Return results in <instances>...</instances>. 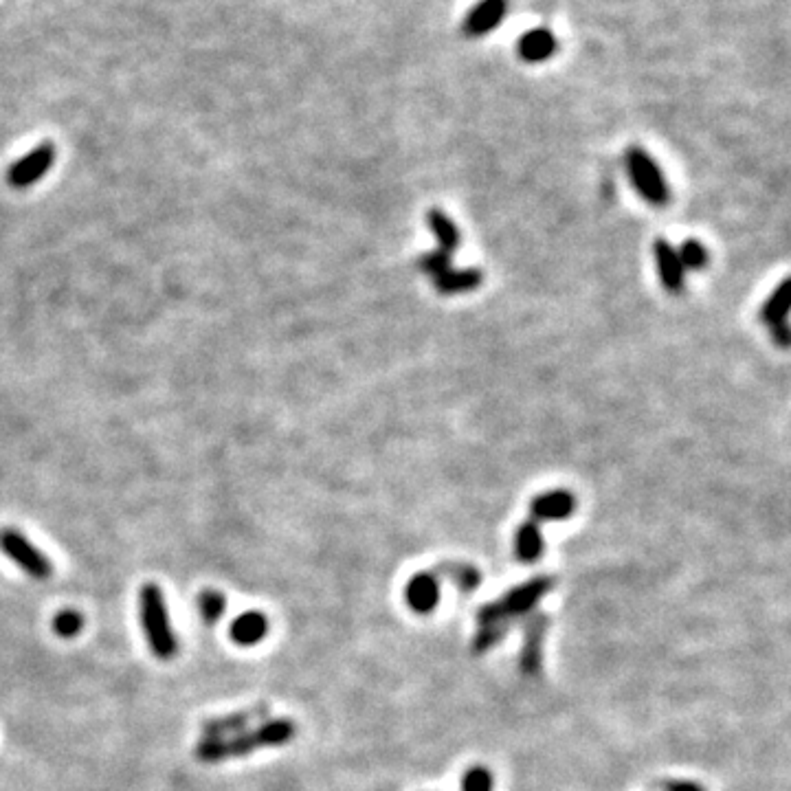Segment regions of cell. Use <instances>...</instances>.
Segmentation results:
<instances>
[{
  "label": "cell",
  "instance_id": "15",
  "mask_svg": "<svg viewBox=\"0 0 791 791\" xmlns=\"http://www.w3.org/2000/svg\"><path fill=\"white\" fill-rule=\"evenodd\" d=\"M545 552V541H543V532L541 526L537 521H523L521 526L517 528L515 534V554L517 559L523 565H532L537 563Z\"/></svg>",
  "mask_w": 791,
  "mask_h": 791
},
{
  "label": "cell",
  "instance_id": "4",
  "mask_svg": "<svg viewBox=\"0 0 791 791\" xmlns=\"http://www.w3.org/2000/svg\"><path fill=\"white\" fill-rule=\"evenodd\" d=\"M627 174L631 178V185L635 187L646 203L653 207H664L671 200V187H668L666 178L649 152L633 146L627 150Z\"/></svg>",
  "mask_w": 791,
  "mask_h": 791
},
{
  "label": "cell",
  "instance_id": "17",
  "mask_svg": "<svg viewBox=\"0 0 791 791\" xmlns=\"http://www.w3.org/2000/svg\"><path fill=\"white\" fill-rule=\"evenodd\" d=\"M484 275L482 271L477 269H449L447 273L438 275L436 280H433V286H436V291L440 295H462V293H471L475 288L482 286Z\"/></svg>",
  "mask_w": 791,
  "mask_h": 791
},
{
  "label": "cell",
  "instance_id": "23",
  "mask_svg": "<svg viewBox=\"0 0 791 791\" xmlns=\"http://www.w3.org/2000/svg\"><path fill=\"white\" fill-rule=\"evenodd\" d=\"M677 255L686 271H704L708 266V249L699 240H684L677 247Z\"/></svg>",
  "mask_w": 791,
  "mask_h": 791
},
{
  "label": "cell",
  "instance_id": "12",
  "mask_svg": "<svg viewBox=\"0 0 791 791\" xmlns=\"http://www.w3.org/2000/svg\"><path fill=\"white\" fill-rule=\"evenodd\" d=\"M506 9H508L506 0H482V3L475 5L469 11V16H466L462 25V31L469 38H482L501 25V20L506 16Z\"/></svg>",
  "mask_w": 791,
  "mask_h": 791
},
{
  "label": "cell",
  "instance_id": "11",
  "mask_svg": "<svg viewBox=\"0 0 791 791\" xmlns=\"http://www.w3.org/2000/svg\"><path fill=\"white\" fill-rule=\"evenodd\" d=\"M405 600L416 614H431L440 603V578L431 570L411 576L405 589Z\"/></svg>",
  "mask_w": 791,
  "mask_h": 791
},
{
  "label": "cell",
  "instance_id": "24",
  "mask_svg": "<svg viewBox=\"0 0 791 791\" xmlns=\"http://www.w3.org/2000/svg\"><path fill=\"white\" fill-rule=\"evenodd\" d=\"M418 266H420L422 273H427L429 277H433V280H436L438 275L447 273L451 269V255L440 251V249L429 251L425 255H420Z\"/></svg>",
  "mask_w": 791,
  "mask_h": 791
},
{
  "label": "cell",
  "instance_id": "9",
  "mask_svg": "<svg viewBox=\"0 0 791 791\" xmlns=\"http://www.w3.org/2000/svg\"><path fill=\"white\" fill-rule=\"evenodd\" d=\"M576 510V497L565 488H554L548 493H541L530 501L532 521H563L570 519Z\"/></svg>",
  "mask_w": 791,
  "mask_h": 791
},
{
  "label": "cell",
  "instance_id": "14",
  "mask_svg": "<svg viewBox=\"0 0 791 791\" xmlns=\"http://www.w3.org/2000/svg\"><path fill=\"white\" fill-rule=\"evenodd\" d=\"M519 58L528 64H539L550 60L556 53V38L548 29H532L523 33L519 40Z\"/></svg>",
  "mask_w": 791,
  "mask_h": 791
},
{
  "label": "cell",
  "instance_id": "20",
  "mask_svg": "<svg viewBox=\"0 0 791 791\" xmlns=\"http://www.w3.org/2000/svg\"><path fill=\"white\" fill-rule=\"evenodd\" d=\"M519 620H506V622H495V625H484L475 633V638L471 642V651L475 655H484L486 651H490L493 646H497L501 640H504L506 633L515 625H519Z\"/></svg>",
  "mask_w": 791,
  "mask_h": 791
},
{
  "label": "cell",
  "instance_id": "18",
  "mask_svg": "<svg viewBox=\"0 0 791 791\" xmlns=\"http://www.w3.org/2000/svg\"><path fill=\"white\" fill-rule=\"evenodd\" d=\"M427 225H429V229L433 233V238L438 240V249L440 251L451 255V253H455V251L460 249L462 233H460L458 225H455V222L447 214H444L442 209L433 207L429 211V214H427Z\"/></svg>",
  "mask_w": 791,
  "mask_h": 791
},
{
  "label": "cell",
  "instance_id": "21",
  "mask_svg": "<svg viewBox=\"0 0 791 791\" xmlns=\"http://www.w3.org/2000/svg\"><path fill=\"white\" fill-rule=\"evenodd\" d=\"M196 607L205 625H216V622H220V618L225 616L227 598L225 594L218 592V589H205V592L198 594Z\"/></svg>",
  "mask_w": 791,
  "mask_h": 791
},
{
  "label": "cell",
  "instance_id": "26",
  "mask_svg": "<svg viewBox=\"0 0 791 791\" xmlns=\"http://www.w3.org/2000/svg\"><path fill=\"white\" fill-rule=\"evenodd\" d=\"M655 791H706L695 781H660L655 785Z\"/></svg>",
  "mask_w": 791,
  "mask_h": 791
},
{
  "label": "cell",
  "instance_id": "6",
  "mask_svg": "<svg viewBox=\"0 0 791 791\" xmlns=\"http://www.w3.org/2000/svg\"><path fill=\"white\" fill-rule=\"evenodd\" d=\"M55 157H58V148H55L51 141H44L40 146L29 150L25 157L18 159L16 163H11V167L7 170L9 187L27 189L31 185L40 183L44 174L53 167Z\"/></svg>",
  "mask_w": 791,
  "mask_h": 791
},
{
  "label": "cell",
  "instance_id": "1",
  "mask_svg": "<svg viewBox=\"0 0 791 791\" xmlns=\"http://www.w3.org/2000/svg\"><path fill=\"white\" fill-rule=\"evenodd\" d=\"M297 734V726L293 719H269L262 721L255 730H247L225 739H203L194 754L200 763H222L231 759H242L255 750L262 748H280V745L291 743Z\"/></svg>",
  "mask_w": 791,
  "mask_h": 791
},
{
  "label": "cell",
  "instance_id": "19",
  "mask_svg": "<svg viewBox=\"0 0 791 791\" xmlns=\"http://www.w3.org/2000/svg\"><path fill=\"white\" fill-rule=\"evenodd\" d=\"M789 306H791V280L789 277H785V280L774 288V293L767 297V302L763 304L761 321L770 330L776 326H783V323H787Z\"/></svg>",
  "mask_w": 791,
  "mask_h": 791
},
{
  "label": "cell",
  "instance_id": "16",
  "mask_svg": "<svg viewBox=\"0 0 791 791\" xmlns=\"http://www.w3.org/2000/svg\"><path fill=\"white\" fill-rule=\"evenodd\" d=\"M442 581L453 583L462 592H475L482 585V572L475 565L462 563V561H442L431 570Z\"/></svg>",
  "mask_w": 791,
  "mask_h": 791
},
{
  "label": "cell",
  "instance_id": "13",
  "mask_svg": "<svg viewBox=\"0 0 791 791\" xmlns=\"http://www.w3.org/2000/svg\"><path fill=\"white\" fill-rule=\"evenodd\" d=\"M271 622L262 611H244L229 625V638L238 646H255L269 635Z\"/></svg>",
  "mask_w": 791,
  "mask_h": 791
},
{
  "label": "cell",
  "instance_id": "22",
  "mask_svg": "<svg viewBox=\"0 0 791 791\" xmlns=\"http://www.w3.org/2000/svg\"><path fill=\"white\" fill-rule=\"evenodd\" d=\"M84 625H86V620L82 616V611H77V609H60L51 620L53 633L62 640L77 638V635L84 631Z\"/></svg>",
  "mask_w": 791,
  "mask_h": 791
},
{
  "label": "cell",
  "instance_id": "2",
  "mask_svg": "<svg viewBox=\"0 0 791 791\" xmlns=\"http://www.w3.org/2000/svg\"><path fill=\"white\" fill-rule=\"evenodd\" d=\"M139 620L152 655L161 662L176 657L178 638L172 629L163 589L157 583H146L139 589Z\"/></svg>",
  "mask_w": 791,
  "mask_h": 791
},
{
  "label": "cell",
  "instance_id": "10",
  "mask_svg": "<svg viewBox=\"0 0 791 791\" xmlns=\"http://www.w3.org/2000/svg\"><path fill=\"white\" fill-rule=\"evenodd\" d=\"M655 253V264H657V275H660V282L664 286V291L668 293H682L686 286V269L682 260H679L677 249L671 242L660 238L653 244Z\"/></svg>",
  "mask_w": 791,
  "mask_h": 791
},
{
  "label": "cell",
  "instance_id": "7",
  "mask_svg": "<svg viewBox=\"0 0 791 791\" xmlns=\"http://www.w3.org/2000/svg\"><path fill=\"white\" fill-rule=\"evenodd\" d=\"M519 625L523 627V646H521V671L526 675H537L543 664V640L545 631L550 627V616L545 611H530L521 616Z\"/></svg>",
  "mask_w": 791,
  "mask_h": 791
},
{
  "label": "cell",
  "instance_id": "8",
  "mask_svg": "<svg viewBox=\"0 0 791 791\" xmlns=\"http://www.w3.org/2000/svg\"><path fill=\"white\" fill-rule=\"evenodd\" d=\"M271 706L262 701V704L253 706L249 710H238V712H231V715L225 717H214V719H207L200 730H203V739H225V737H233V734H240V732H247V728L251 726L253 721H264L269 717Z\"/></svg>",
  "mask_w": 791,
  "mask_h": 791
},
{
  "label": "cell",
  "instance_id": "25",
  "mask_svg": "<svg viewBox=\"0 0 791 791\" xmlns=\"http://www.w3.org/2000/svg\"><path fill=\"white\" fill-rule=\"evenodd\" d=\"M495 781L486 767L475 765L462 778V791H493Z\"/></svg>",
  "mask_w": 791,
  "mask_h": 791
},
{
  "label": "cell",
  "instance_id": "5",
  "mask_svg": "<svg viewBox=\"0 0 791 791\" xmlns=\"http://www.w3.org/2000/svg\"><path fill=\"white\" fill-rule=\"evenodd\" d=\"M0 552H3L18 570H22L31 578H36V581H47V578L53 574V563L49 561V556L38 550L36 545H33L25 534L16 528L11 526L0 528Z\"/></svg>",
  "mask_w": 791,
  "mask_h": 791
},
{
  "label": "cell",
  "instance_id": "3",
  "mask_svg": "<svg viewBox=\"0 0 791 791\" xmlns=\"http://www.w3.org/2000/svg\"><path fill=\"white\" fill-rule=\"evenodd\" d=\"M556 585L554 576H537L532 581L512 587L510 592H506L495 603H488L477 611V622L479 625H495V622H506V620H519L521 616L530 614L534 605L539 600L550 594Z\"/></svg>",
  "mask_w": 791,
  "mask_h": 791
}]
</instances>
